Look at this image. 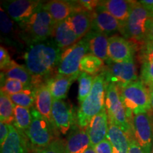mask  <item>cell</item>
Segmentation results:
<instances>
[{"label": "cell", "instance_id": "1", "mask_svg": "<svg viewBox=\"0 0 153 153\" xmlns=\"http://www.w3.org/2000/svg\"><path fill=\"white\" fill-rule=\"evenodd\" d=\"M62 52L51 38L28 45L23 57L25 66L33 76L34 89L53 76Z\"/></svg>", "mask_w": 153, "mask_h": 153}, {"label": "cell", "instance_id": "2", "mask_svg": "<svg viewBox=\"0 0 153 153\" xmlns=\"http://www.w3.org/2000/svg\"><path fill=\"white\" fill-rule=\"evenodd\" d=\"M17 24L20 38L28 46L51 38L55 23L42 3L28 21Z\"/></svg>", "mask_w": 153, "mask_h": 153}, {"label": "cell", "instance_id": "3", "mask_svg": "<svg viewBox=\"0 0 153 153\" xmlns=\"http://www.w3.org/2000/svg\"><path fill=\"white\" fill-rule=\"evenodd\" d=\"M107 84L103 72L94 76L91 92L80 104L76 113V123L79 126L87 128L91 119L106 107L105 98Z\"/></svg>", "mask_w": 153, "mask_h": 153}, {"label": "cell", "instance_id": "4", "mask_svg": "<svg viewBox=\"0 0 153 153\" xmlns=\"http://www.w3.org/2000/svg\"><path fill=\"white\" fill-rule=\"evenodd\" d=\"M118 90L129 121L134 115L151 110L150 91L140 78L125 87L118 88Z\"/></svg>", "mask_w": 153, "mask_h": 153}, {"label": "cell", "instance_id": "5", "mask_svg": "<svg viewBox=\"0 0 153 153\" xmlns=\"http://www.w3.org/2000/svg\"><path fill=\"white\" fill-rule=\"evenodd\" d=\"M152 16L140 1H133L131 14L120 33L138 48L146 40Z\"/></svg>", "mask_w": 153, "mask_h": 153}, {"label": "cell", "instance_id": "6", "mask_svg": "<svg viewBox=\"0 0 153 153\" xmlns=\"http://www.w3.org/2000/svg\"><path fill=\"white\" fill-rule=\"evenodd\" d=\"M32 120L26 135L32 150L47 147L59 137V132L48 120L40 114L35 107L31 109Z\"/></svg>", "mask_w": 153, "mask_h": 153}, {"label": "cell", "instance_id": "7", "mask_svg": "<svg viewBox=\"0 0 153 153\" xmlns=\"http://www.w3.org/2000/svg\"><path fill=\"white\" fill-rule=\"evenodd\" d=\"M105 106L108 114V122L119 127L124 133L127 134L129 139L133 137L131 126L120 98L119 90L117 86L114 84H107Z\"/></svg>", "mask_w": 153, "mask_h": 153}, {"label": "cell", "instance_id": "8", "mask_svg": "<svg viewBox=\"0 0 153 153\" xmlns=\"http://www.w3.org/2000/svg\"><path fill=\"white\" fill-rule=\"evenodd\" d=\"M88 52H89V42L87 38L84 37L74 45L63 51L56 70L57 74L68 76L80 74V62Z\"/></svg>", "mask_w": 153, "mask_h": 153}, {"label": "cell", "instance_id": "9", "mask_svg": "<svg viewBox=\"0 0 153 153\" xmlns=\"http://www.w3.org/2000/svg\"><path fill=\"white\" fill-rule=\"evenodd\" d=\"M103 70L108 83L116 85L118 88H123L136 81L137 72L135 61L114 62L108 60Z\"/></svg>", "mask_w": 153, "mask_h": 153}, {"label": "cell", "instance_id": "10", "mask_svg": "<svg viewBox=\"0 0 153 153\" xmlns=\"http://www.w3.org/2000/svg\"><path fill=\"white\" fill-rule=\"evenodd\" d=\"M132 135L144 153L153 149V117L150 112L134 115L130 121Z\"/></svg>", "mask_w": 153, "mask_h": 153}, {"label": "cell", "instance_id": "11", "mask_svg": "<svg viewBox=\"0 0 153 153\" xmlns=\"http://www.w3.org/2000/svg\"><path fill=\"white\" fill-rule=\"evenodd\" d=\"M52 118L57 131L64 135H68L72 126L76 122V115L72 105L62 99H53Z\"/></svg>", "mask_w": 153, "mask_h": 153}, {"label": "cell", "instance_id": "12", "mask_svg": "<svg viewBox=\"0 0 153 153\" xmlns=\"http://www.w3.org/2000/svg\"><path fill=\"white\" fill-rule=\"evenodd\" d=\"M43 3L36 0H11L1 3L7 14L16 24L25 22L37 11Z\"/></svg>", "mask_w": 153, "mask_h": 153}, {"label": "cell", "instance_id": "13", "mask_svg": "<svg viewBox=\"0 0 153 153\" xmlns=\"http://www.w3.org/2000/svg\"><path fill=\"white\" fill-rule=\"evenodd\" d=\"M137 47L124 37L112 36L108 38V58L114 62H130L134 60Z\"/></svg>", "mask_w": 153, "mask_h": 153}, {"label": "cell", "instance_id": "14", "mask_svg": "<svg viewBox=\"0 0 153 153\" xmlns=\"http://www.w3.org/2000/svg\"><path fill=\"white\" fill-rule=\"evenodd\" d=\"M120 24L117 19L102 6L99 4L98 7L93 11V24L91 30L100 32L111 37L114 36L116 32H120Z\"/></svg>", "mask_w": 153, "mask_h": 153}, {"label": "cell", "instance_id": "15", "mask_svg": "<svg viewBox=\"0 0 153 153\" xmlns=\"http://www.w3.org/2000/svg\"><path fill=\"white\" fill-rule=\"evenodd\" d=\"M65 142L68 153H84L90 147L87 128L79 126L76 122L72 126Z\"/></svg>", "mask_w": 153, "mask_h": 153}, {"label": "cell", "instance_id": "16", "mask_svg": "<svg viewBox=\"0 0 153 153\" xmlns=\"http://www.w3.org/2000/svg\"><path fill=\"white\" fill-rule=\"evenodd\" d=\"M108 125V116L105 107L100 113L91 119L87 128L91 147L94 148L95 145L106 138Z\"/></svg>", "mask_w": 153, "mask_h": 153}, {"label": "cell", "instance_id": "17", "mask_svg": "<svg viewBox=\"0 0 153 153\" xmlns=\"http://www.w3.org/2000/svg\"><path fill=\"white\" fill-rule=\"evenodd\" d=\"M0 29L1 33V40L9 46L21 48L24 43L20 38L18 24L15 25L14 22L7 14L5 10L1 7L0 9Z\"/></svg>", "mask_w": 153, "mask_h": 153}, {"label": "cell", "instance_id": "18", "mask_svg": "<svg viewBox=\"0 0 153 153\" xmlns=\"http://www.w3.org/2000/svg\"><path fill=\"white\" fill-rule=\"evenodd\" d=\"M51 38L62 51L71 47L79 41L68 20L55 23Z\"/></svg>", "mask_w": 153, "mask_h": 153}, {"label": "cell", "instance_id": "19", "mask_svg": "<svg viewBox=\"0 0 153 153\" xmlns=\"http://www.w3.org/2000/svg\"><path fill=\"white\" fill-rule=\"evenodd\" d=\"M132 2L133 1L126 0H104L99 1V4L117 19L120 24V32L121 33L131 14Z\"/></svg>", "mask_w": 153, "mask_h": 153}, {"label": "cell", "instance_id": "20", "mask_svg": "<svg viewBox=\"0 0 153 153\" xmlns=\"http://www.w3.org/2000/svg\"><path fill=\"white\" fill-rule=\"evenodd\" d=\"M79 74L74 75H63L57 74L50 77L46 81L53 98L54 99H65L72 83L78 79Z\"/></svg>", "mask_w": 153, "mask_h": 153}, {"label": "cell", "instance_id": "21", "mask_svg": "<svg viewBox=\"0 0 153 153\" xmlns=\"http://www.w3.org/2000/svg\"><path fill=\"white\" fill-rule=\"evenodd\" d=\"M35 108L42 116L54 125L52 118V107L53 98L46 82L35 88ZM55 126V125H54Z\"/></svg>", "mask_w": 153, "mask_h": 153}, {"label": "cell", "instance_id": "22", "mask_svg": "<svg viewBox=\"0 0 153 153\" xmlns=\"http://www.w3.org/2000/svg\"><path fill=\"white\" fill-rule=\"evenodd\" d=\"M28 146L27 137L21 134L11 124L9 136L1 145V153H28Z\"/></svg>", "mask_w": 153, "mask_h": 153}, {"label": "cell", "instance_id": "23", "mask_svg": "<svg viewBox=\"0 0 153 153\" xmlns=\"http://www.w3.org/2000/svg\"><path fill=\"white\" fill-rule=\"evenodd\" d=\"M67 20L80 40L85 37L92 28L93 11L74 12Z\"/></svg>", "mask_w": 153, "mask_h": 153}, {"label": "cell", "instance_id": "24", "mask_svg": "<svg viewBox=\"0 0 153 153\" xmlns=\"http://www.w3.org/2000/svg\"><path fill=\"white\" fill-rule=\"evenodd\" d=\"M85 37L89 42V53L98 57L104 62L109 60L108 55V36L100 32L91 30Z\"/></svg>", "mask_w": 153, "mask_h": 153}, {"label": "cell", "instance_id": "25", "mask_svg": "<svg viewBox=\"0 0 153 153\" xmlns=\"http://www.w3.org/2000/svg\"><path fill=\"white\" fill-rule=\"evenodd\" d=\"M106 138L110 141L112 145L113 153H128L129 137L117 126L109 123Z\"/></svg>", "mask_w": 153, "mask_h": 153}, {"label": "cell", "instance_id": "26", "mask_svg": "<svg viewBox=\"0 0 153 153\" xmlns=\"http://www.w3.org/2000/svg\"><path fill=\"white\" fill-rule=\"evenodd\" d=\"M43 7L51 14L55 23L65 21L73 13L70 1L53 0L43 4Z\"/></svg>", "mask_w": 153, "mask_h": 153}, {"label": "cell", "instance_id": "27", "mask_svg": "<svg viewBox=\"0 0 153 153\" xmlns=\"http://www.w3.org/2000/svg\"><path fill=\"white\" fill-rule=\"evenodd\" d=\"M1 72L3 73L6 78L16 79L21 82L26 86L27 89H34L32 85L33 76L26 68V66L17 64L14 61L7 70Z\"/></svg>", "mask_w": 153, "mask_h": 153}, {"label": "cell", "instance_id": "28", "mask_svg": "<svg viewBox=\"0 0 153 153\" xmlns=\"http://www.w3.org/2000/svg\"><path fill=\"white\" fill-rule=\"evenodd\" d=\"M14 116V120L12 125L19 133L26 136V134L29 128L32 120L31 111L28 108L15 105Z\"/></svg>", "mask_w": 153, "mask_h": 153}, {"label": "cell", "instance_id": "29", "mask_svg": "<svg viewBox=\"0 0 153 153\" xmlns=\"http://www.w3.org/2000/svg\"><path fill=\"white\" fill-rule=\"evenodd\" d=\"M105 68L104 61L91 53L84 56L79 65V71L96 76L102 72Z\"/></svg>", "mask_w": 153, "mask_h": 153}, {"label": "cell", "instance_id": "30", "mask_svg": "<svg viewBox=\"0 0 153 153\" xmlns=\"http://www.w3.org/2000/svg\"><path fill=\"white\" fill-rule=\"evenodd\" d=\"M15 104L9 95L0 91V120L1 122L13 124L14 120V111Z\"/></svg>", "mask_w": 153, "mask_h": 153}, {"label": "cell", "instance_id": "31", "mask_svg": "<svg viewBox=\"0 0 153 153\" xmlns=\"http://www.w3.org/2000/svg\"><path fill=\"white\" fill-rule=\"evenodd\" d=\"M94 76L86 72H80L78 76L79 89H78V101L80 104L85 100L92 89Z\"/></svg>", "mask_w": 153, "mask_h": 153}, {"label": "cell", "instance_id": "32", "mask_svg": "<svg viewBox=\"0 0 153 153\" xmlns=\"http://www.w3.org/2000/svg\"><path fill=\"white\" fill-rule=\"evenodd\" d=\"M13 103L16 106L26 108H32L35 104L36 90L35 89H25L22 92L9 96Z\"/></svg>", "mask_w": 153, "mask_h": 153}, {"label": "cell", "instance_id": "33", "mask_svg": "<svg viewBox=\"0 0 153 153\" xmlns=\"http://www.w3.org/2000/svg\"><path fill=\"white\" fill-rule=\"evenodd\" d=\"M27 89L24 84L16 79L6 78L1 72V91L6 94L11 96L22 92Z\"/></svg>", "mask_w": 153, "mask_h": 153}, {"label": "cell", "instance_id": "34", "mask_svg": "<svg viewBox=\"0 0 153 153\" xmlns=\"http://www.w3.org/2000/svg\"><path fill=\"white\" fill-rule=\"evenodd\" d=\"M140 79L143 82L149 91L153 89V60H145L142 62Z\"/></svg>", "mask_w": 153, "mask_h": 153}, {"label": "cell", "instance_id": "35", "mask_svg": "<svg viewBox=\"0 0 153 153\" xmlns=\"http://www.w3.org/2000/svg\"><path fill=\"white\" fill-rule=\"evenodd\" d=\"M33 152L36 153H68L66 149L65 142L60 137L55 139L45 148L36 149Z\"/></svg>", "mask_w": 153, "mask_h": 153}, {"label": "cell", "instance_id": "36", "mask_svg": "<svg viewBox=\"0 0 153 153\" xmlns=\"http://www.w3.org/2000/svg\"><path fill=\"white\" fill-rule=\"evenodd\" d=\"M138 57L141 62L145 60H153V41H145L138 47Z\"/></svg>", "mask_w": 153, "mask_h": 153}, {"label": "cell", "instance_id": "37", "mask_svg": "<svg viewBox=\"0 0 153 153\" xmlns=\"http://www.w3.org/2000/svg\"><path fill=\"white\" fill-rule=\"evenodd\" d=\"M14 60H11L10 55L4 47L1 45L0 47V69L3 72L7 70L12 64Z\"/></svg>", "mask_w": 153, "mask_h": 153}, {"label": "cell", "instance_id": "38", "mask_svg": "<svg viewBox=\"0 0 153 153\" xmlns=\"http://www.w3.org/2000/svg\"><path fill=\"white\" fill-rule=\"evenodd\" d=\"M93 148L97 153H113V147L107 138L95 145Z\"/></svg>", "mask_w": 153, "mask_h": 153}, {"label": "cell", "instance_id": "39", "mask_svg": "<svg viewBox=\"0 0 153 153\" xmlns=\"http://www.w3.org/2000/svg\"><path fill=\"white\" fill-rule=\"evenodd\" d=\"M10 132V124L3 122L0 123V144L2 145L5 142Z\"/></svg>", "mask_w": 153, "mask_h": 153}, {"label": "cell", "instance_id": "40", "mask_svg": "<svg viewBox=\"0 0 153 153\" xmlns=\"http://www.w3.org/2000/svg\"><path fill=\"white\" fill-rule=\"evenodd\" d=\"M130 148L128 153H144L142 148L140 147L137 143L133 137L130 138Z\"/></svg>", "mask_w": 153, "mask_h": 153}, {"label": "cell", "instance_id": "41", "mask_svg": "<svg viewBox=\"0 0 153 153\" xmlns=\"http://www.w3.org/2000/svg\"><path fill=\"white\" fill-rule=\"evenodd\" d=\"M141 4L143 6V7L149 11V13L152 16V19L153 18V0H142L140 1Z\"/></svg>", "mask_w": 153, "mask_h": 153}, {"label": "cell", "instance_id": "42", "mask_svg": "<svg viewBox=\"0 0 153 153\" xmlns=\"http://www.w3.org/2000/svg\"><path fill=\"white\" fill-rule=\"evenodd\" d=\"M146 40H149V41H153V18L151 20L148 27V34H147ZM145 40V41H146Z\"/></svg>", "mask_w": 153, "mask_h": 153}, {"label": "cell", "instance_id": "43", "mask_svg": "<svg viewBox=\"0 0 153 153\" xmlns=\"http://www.w3.org/2000/svg\"><path fill=\"white\" fill-rule=\"evenodd\" d=\"M150 104H151V110L153 112V89L150 91Z\"/></svg>", "mask_w": 153, "mask_h": 153}, {"label": "cell", "instance_id": "44", "mask_svg": "<svg viewBox=\"0 0 153 153\" xmlns=\"http://www.w3.org/2000/svg\"><path fill=\"white\" fill-rule=\"evenodd\" d=\"M84 153H97V152H95V150H94V148H92V147L90 146L89 148L87 149V150H86Z\"/></svg>", "mask_w": 153, "mask_h": 153}, {"label": "cell", "instance_id": "45", "mask_svg": "<svg viewBox=\"0 0 153 153\" xmlns=\"http://www.w3.org/2000/svg\"><path fill=\"white\" fill-rule=\"evenodd\" d=\"M152 153H153V149H152Z\"/></svg>", "mask_w": 153, "mask_h": 153}, {"label": "cell", "instance_id": "46", "mask_svg": "<svg viewBox=\"0 0 153 153\" xmlns=\"http://www.w3.org/2000/svg\"><path fill=\"white\" fill-rule=\"evenodd\" d=\"M31 153H36V152H32Z\"/></svg>", "mask_w": 153, "mask_h": 153}]
</instances>
